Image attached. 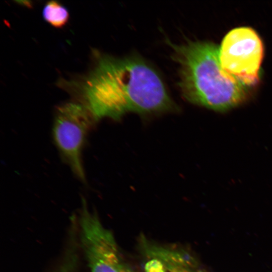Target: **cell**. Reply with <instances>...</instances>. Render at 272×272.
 I'll use <instances>...</instances> for the list:
<instances>
[{
    "instance_id": "cell-2",
    "label": "cell",
    "mask_w": 272,
    "mask_h": 272,
    "mask_svg": "<svg viewBox=\"0 0 272 272\" xmlns=\"http://www.w3.org/2000/svg\"><path fill=\"white\" fill-rule=\"evenodd\" d=\"M179 65L178 86L189 102L223 112L243 103L244 85L226 73L219 59V47L207 41L175 44L168 41Z\"/></svg>"
},
{
    "instance_id": "cell-6",
    "label": "cell",
    "mask_w": 272,
    "mask_h": 272,
    "mask_svg": "<svg viewBox=\"0 0 272 272\" xmlns=\"http://www.w3.org/2000/svg\"><path fill=\"white\" fill-rule=\"evenodd\" d=\"M44 20L53 27L60 28L69 21L68 9L60 3L55 1L47 2L42 10Z\"/></svg>"
},
{
    "instance_id": "cell-4",
    "label": "cell",
    "mask_w": 272,
    "mask_h": 272,
    "mask_svg": "<svg viewBox=\"0 0 272 272\" xmlns=\"http://www.w3.org/2000/svg\"><path fill=\"white\" fill-rule=\"evenodd\" d=\"M263 56L261 40L249 27L230 31L219 48V59L223 70L245 85L258 83Z\"/></svg>"
},
{
    "instance_id": "cell-9",
    "label": "cell",
    "mask_w": 272,
    "mask_h": 272,
    "mask_svg": "<svg viewBox=\"0 0 272 272\" xmlns=\"http://www.w3.org/2000/svg\"><path fill=\"white\" fill-rule=\"evenodd\" d=\"M170 272H189L185 269H176L171 271Z\"/></svg>"
},
{
    "instance_id": "cell-7",
    "label": "cell",
    "mask_w": 272,
    "mask_h": 272,
    "mask_svg": "<svg viewBox=\"0 0 272 272\" xmlns=\"http://www.w3.org/2000/svg\"><path fill=\"white\" fill-rule=\"evenodd\" d=\"M77 250L69 248L57 272H76L78 265Z\"/></svg>"
},
{
    "instance_id": "cell-3",
    "label": "cell",
    "mask_w": 272,
    "mask_h": 272,
    "mask_svg": "<svg viewBox=\"0 0 272 272\" xmlns=\"http://www.w3.org/2000/svg\"><path fill=\"white\" fill-rule=\"evenodd\" d=\"M95 121L88 108L79 102H65L55 109L52 126L54 142L64 162L82 182L86 181L82 151Z\"/></svg>"
},
{
    "instance_id": "cell-5",
    "label": "cell",
    "mask_w": 272,
    "mask_h": 272,
    "mask_svg": "<svg viewBox=\"0 0 272 272\" xmlns=\"http://www.w3.org/2000/svg\"><path fill=\"white\" fill-rule=\"evenodd\" d=\"M79 222L81 244L90 272H131L121 260L112 234L85 201Z\"/></svg>"
},
{
    "instance_id": "cell-8",
    "label": "cell",
    "mask_w": 272,
    "mask_h": 272,
    "mask_svg": "<svg viewBox=\"0 0 272 272\" xmlns=\"http://www.w3.org/2000/svg\"><path fill=\"white\" fill-rule=\"evenodd\" d=\"M166 268L163 261L156 258L148 261L145 266L146 272H166Z\"/></svg>"
},
{
    "instance_id": "cell-1",
    "label": "cell",
    "mask_w": 272,
    "mask_h": 272,
    "mask_svg": "<svg viewBox=\"0 0 272 272\" xmlns=\"http://www.w3.org/2000/svg\"><path fill=\"white\" fill-rule=\"evenodd\" d=\"M95 64L79 80L61 85L74 92L96 121L119 120L133 112L149 114L177 111L178 107L156 71L141 57H116L95 52Z\"/></svg>"
}]
</instances>
